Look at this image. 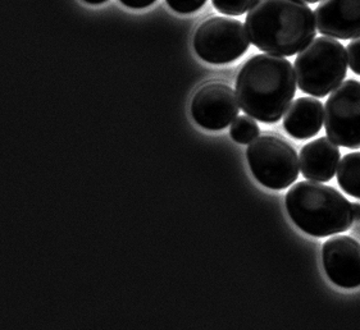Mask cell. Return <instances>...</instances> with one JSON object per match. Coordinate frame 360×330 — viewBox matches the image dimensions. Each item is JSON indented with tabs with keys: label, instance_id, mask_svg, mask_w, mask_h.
Instances as JSON below:
<instances>
[{
	"label": "cell",
	"instance_id": "20",
	"mask_svg": "<svg viewBox=\"0 0 360 330\" xmlns=\"http://www.w3.org/2000/svg\"><path fill=\"white\" fill-rule=\"evenodd\" d=\"M82 1H85L87 4H91V6H101V4L108 1V0H82Z\"/></svg>",
	"mask_w": 360,
	"mask_h": 330
},
{
	"label": "cell",
	"instance_id": "11",
	"mask_svg": "<svg viewBox=\"0 0 360 330\" xmlns=\"http://www.w3.org/2000/svg\"><path fill=\"white\" fill-rule=\"evenodd\" d=\"M340 149L328 137H321L305 145L300 151V169L307 180H331L340 164Z\"/></svg>",
	"mask_w": 360,
	"mask_h": 330
},
{
	"label": "cell",
	"instance_id": "4",
	"mask_svg": "<svg viewBox=\"0 0 360 330\" xmlns=\"http://www.w3.org/2000/svg\"><path fill=\"white\" fill-rule=\"evenodd\" d=\"M347 53L338 39L316 37L295 59L297 86L314 98H326L346 77Z\"/></svg>",
	"mask_w": 360,
	"mask_h": 330
},
{
	"label": "cell",
	"instance_id": "1",
	"mask_svg": "<svg viewBox=\"0 0 360 330\" xmlns=\"http://www.w3.org/2000/svg\"><path fill=\"white\" fill-rule=\"evenodd\" d=\"M295 70L286 58L259 54L241 67L236 79L240 108L266 124L281 121L296 93Z\"/></svg>",
	"mask_w": 360,
	"mask_h": 330
},
{
	"label": "cell",
	"instance_id": "12",
	"mask_svg": "<svg viewBox=\"0 0 360 330\" xmlns=\"http://www.w3.org/2000/svg\"><path fill=\"white\" fill-rule=\"evenodd\" d=\"M323 123V104L316 98H299L286 110L283 128L296 140H307L316 136Z\"/></svg>",
	"mask_w": 360,
	"mask_h": 330
},
{
	"label": "cell",
	"instance_id": "10",
	"mask_svg": "<svg viewBox=\"0 0 360 330\" xmlns=\"http://www.w3.org/2000/svg\"><path fill=\"white\" fill-rule=\"evenodd\" d=\"M314 15L323 37L338 40L360 37V0H322Z\"/></svg>",
	"mask_w": 360,
	"mask_h": 330
},
{
	"label": "cell",
	"instance_id": "21",
	"mask_svg": "<svg viewBox=\"0 0 360 330\" xmlns=\"http://www.w3.org/2000/svg\"><path fill=\"white\" fill-rule=\"evenodd\" d=\"M304 3H308V4H316L318 1H322V0H302Z\"/></svg>",
	"mask_w": 360,
	"mask_h": 330
},
{
	"label": "cell",
	"instance_id": "7",
	"mask_svg": "<svg viewBox=\"0 0 360 330\" xmlns=\"http://www.w3.org/2000/svg\"><path fill=\"white\" fill-rule=\"evenodd\" d=\"M324 127L328 138L346 149L360 147V81L347 79L326 101Z\"/></svg>",
	"mask_w": 360,
	"mask_h": 330
},
{
	"label": "cell",
	"instance_id": "5",
	"mask_svg": "<svg viewBox=\"0 0 360 330\" xmlns=\"http://www.w3.org/2000/svg\"><path fill=\"white\" fill-rule=\"evenodd\" d=\"M246 158L254 177L268 188L285 190L299 177L297 152L280 137H257L249 145Z\"/></svg>",
	"mask_w": 360,
	"mask_h": 330
},
{
	"label": "cell",
	"instance_id": "3",
	"mask_svg": "<svg viewBox=\"0 0 360 330\" xmlns=\"http://www.w3.org/2000/svg\"><path fill=\"white\" fill-rule=\"evenodd\" d=\"M286 209L295 225L313 237L335 236L353 225V204L333 187L317 180H303L291 187Z\"/></svg>",
	"mask_w": 360,
	"mask_h": 330
},
{
	"label": "cell",
	"instance_id": "18",
	"mask_svg": "<svg viewBox=\"0 0 360 330\" xmlns=\"http://www.w3.org/2000/svg\"><path fill=\"white\" fill-rule=\"evenodd\" d=\"M124 7L131 9H144L150 7L157 0H120Z\"/></svg>",
	"mask_w": 360,
	"mask_h": 330
},
{
	"label": "cell",
	"instance_id": "19",
	"mask_svg": "<svg viewBox=\"0 0 360 330\" xmlns=\"http://www.w3.org/2000/svg\"><path fill=\"white\" fill-rule=\"evenodd\" d=\"M353 214H354V220H356V222H360V204H359V202H355V204H353Z\"/></svg>",
	"mask_w": 360,
	"mask_h": 330
},
{
	"label": "cell",
	"instance_id": "9",
	"mask_svg": "<svg viewBox=\"0 0 360 330\" xmlns=\"http://www.w3.org/2000/svg\"><path fill=\"white\" fill-rule=\"evenodd\" d=\"M324 272L341 288L360 287V244L347 236L327 239L322 249Z\"/></svg>",
	"mask_w": 360,
	"mask_h": 330
},
{
	"label": "cell",
	"instance_id": "13",
	"mask_svg": "<svg viewBox=\"0 0 360 330\" xmlns=\"http://www.w3.org/2000/svg\"><path fill=\"white\" fill-rule=\"evenodd\" d=\"M338 182L346 194L360 199V151L346 154L340 161Z\"/></svg>",
	"mask_w": 360,
	"mask_h": 330
},
{
	"label": "cell",
	"instance_id": "6",
	"mask_svg": "<svg viewBox=\"0 0 360 330\" xmlns=\"http://www.w3.org/2000/svg\"><path fill=\"white\" fill-rule=\"evenodd\" d=\"M250 37L243 22L229 17H212L195 31V53L210 65H229L245 54Z\"/></svg>",
	"mask_w": 360,
	"mask_h": 330
},
{
	"label": "cell",
	"instance_id": "14",
	"mask_svg": "<svg viewBox=\"0 0 360 330\" xmlns=\"http://www.w3.org/2000/svg\"><path fill=\"white\" fill-rule=\"evenodd\" d=\"M259 126L252 117L241 115L231 124L230 135L238 144L245 145L252 143L259 136Z\"/></svg>",
	"mask_w": 360,
	"mask_h": 330
},
{
	"label": "cell",
	"instance_id": "16",
	"mask_svg": "<svg viewBox=\"0 0 360 330\" xmlns=\"http://www.w3.org/2000/svg\"><path fill=\"white\" fill-rule=\"evenodd\" d=\"M166 3L179 15H193L207 3V0H166Z\"/></svg>",
	"mask_w": 360,
	"mask_h": 330
},
{
	"label": "cell",
	"instance_id": "8",
	"mask_svg": "<svg viewBox=\"0 0 360 330\" xmlns=\"http://www.w3.org/2000/svg\"><path fill=\"white\" fill-rule=\"evenodd\" d=\"M240 112L238 95L230 86L212 82L200 87L193 98L191 114L202 128L221 131L238 118Z\"/></svg>",
	"mask_w": 360,
	"mask_h": 330
},
{
	"label": "cell",
	"instance_id": "17",
	"mask_svg": "<svg viewBox=\"0 0 360 330\" xmlns=\"http://www.w3.org/2000/svg\"><path fill=\"white\" fill-rule=\"evenodd\" d=\"M349 67L355 74L360 76V37L354 39L346 48Z\"/></svg>",
	"mask_w": 360,
	"mask_h": 330
},
{
	"label": "cell",
	"instance_id": "15",
	"mask_svg": "<svg viewBox=\"0 0 360 330\" xmlns=\"http://www.w3.org/2000/svg\"><path fill=\"white\" fill-rule=\"evenodd\" d=\"M259 0H212L219 13L227 15H241L250 11Z\"/></svg>",
	"mask_w": 360,
	"mask_h": 330
},
{
	"label": "cell",
	"instance_id": "2",
	"mask_svg": "<svg viewBox=\"0 0 360 330\" xmlns=\"http://www.w3.org/2000/svg\"><path fill=\"white\" fill-rule=\"evenodd\" d=\"M250 41L259 51L292 57L316 37V15L302 0H259L246 15Z\"/></svg>",
	"mask_w": 360,
	"mask_h": 330
}]
</instances>
